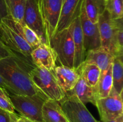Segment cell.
I'll list each match as a JSON object with an SVG mask.
<instances>
[{
    "label": "cell",
    "instance_id": "cell-15",
    "mask_svg": "<svg viewBox=\"0 0 123 122\" xmlns=\"http://www.w3.org/2000/svg\"><path fill=\"white\" fill-rule=\"evenodd\" d=\"M53 72L60 87L66 94L72 90L80 78L77 69L63 65L55 67Z\"/></svg>",
    "mask_w": 123,
    "mask_h": 122
},
{
    "label": "cell",
    "instance_id": "cell-10",
    "mask_svg": "<svg viewBox=\"0 0 123 122\" xmlns=\"http://www.w3.org/2000/svg\"><path fill=\"white\" fill-rule=\"evenodd\" d=\"M80 20L86 53L90 50L100 49L101 47V41L98 23H93L86 16L84 2L80 14Z\"/></svg>",
    "mask_w": 123,
    "mask_h": 122
},
{
    "label": "cell",
    "instance_id": "cell-25",
    "mask_svg": "<svg viewBox=\"0 0 123 122\" xmlns=\"http://www.w3.org/2000/svg\"><path fill=\"white\" fill-rule=\"evenodd\" d=\"M106 10L112 19L123 18V0H106Z\"/></svg>",
    "mask_w": 123,
    "mask_h": 122
},
{
    "label": "cell",
    "instance_id": "cell-24",
    "mask_svg": "<svg viewBox=\"0 0 123 122\" xmlns=\"http://www.w3.org/2000/svg\"><path fill=\"white\" fill-rule=\"evenodd\" d=\"M97 87L98 99L106 98L109 96L113 87L112 65L108 69L101 72Z\"/></svg>",
    "mask_w": 123,
    "mask_h": 122
},
{
    "label": "cell",
    "instance_id": "cell-31",
    "mask_svg": "<svg viewBox=\"0 0 123 122\" xmlns=\"http://www.w3.org/2000/svg\"><path fill=\"white\" fill-rule=\"evenodd\" d=\"M17 122H37L36 121L32 120H30L29 118H26V117H24L23 116H19V118H18Z\"/></svg>",
    "mask_w": 123,
    "mask_h": 122
},
{
    "label": "cell",
    "instance_id": "cell-33",
    "mask_svg": "<svg viewBox=\"0 0 123 122\" xmlns=\"http://www.w3.org/2000/svg\"><path fill=\"white\" fill-rule=\"evenodd\" d=\"M0 41H1V40H0Z\"/></svg>",
    "mask_w": 123,
    "mask_h": 122
},
{
    "label": "cell",
    "instance_id": "cell-7",
    "mask_svg": "<svg viewBox=\"0 0 123 122\" xmlns=\"http://www.w3.org/2000/svg\"><path fill=\"white\" fill-rule=\"evenodd\" d=\"M0 40L8 49L31 65L36 67L31 60L33 49L14 31L0 21Z\"/></svg>",
    "mask_w": 123,
    "mask_h": 122
},
{
    "label": "cell",
    "instance_id": "cell-4",
    "mask_svg": "<svg viewBox=\"0 0 123 122\" xmlns=\"http://www.w3.org/2000/svg\"><path fill=\"white\" fill-rule=\"evenodd\" d=\"M14 110L21 116L37 122H43L42 107L47 99L40 93L33 95L10 94Z\"/></svg>",
    "mask_w": 123,
    "mask_h": 122
},
{
    "label": "cell",
    "instance_id": "cell-2",
    "mask_svg": "<svg viewBox=\"0 0 123 122\" xmlns=\"http://www.w3.org/2000/svg\"><path fill=\"white\" fill-rule=\"evenodd\" d=\"M29 74L35 87L47 99L60 101L66 96L53 71L36 67L30 71Z\"/></svg>",
    "mask_w": 123,
    "mask_h": 122
},
{
    "label": "cell",
    "instance_id": "cell-29",
    "mask_svg": "<svg viewBox=\"0 0 123 122\" xmlns=\"http://www.w3.org/2000/svg\"><path fill=\"white\" fill-rule=\"evenodd\" d=\"M7 16V11H6V6H5L4 1L0 0V21L2 18L5 17Z\"/></svg>",
    "mask_w": 123,
    "mask_h": 122
},
{
    "label": "cell",
    "instance_id": "cell-32",
    "mask_svg": "<svg viewBox=\"0 0 123 122\" xmlns=\"http://www.w3.org/2000/svg\"><path fill=\"white\" fill-rule=\"evenodd\" d=\"M98 122H123V116H120V117H118V118H115V119L112 120L106 121V122H103V121L100 120Z\"/></svg>",
    "mask_w": 123,
    "mask_h": 122
},
{
    "label": "cell",
    "instance_id": "cell-20",
    "mask_svg": "<svg viewBox=\"0 0 123 122\" xmlns=\"http://www.w3.org/2000/svg\"><path fill=\"white\" fill-rule=\"evenodd\" d=\"M77 70L80 77L87 84L92 87L97 86L102 72L97 65L83 62Z\"/></svg>",
    "mask_w": 123,
    "mask_h": 122
},
{
    "label": "cell",
    "instance_id": "cell-28",
    "mask_svg": "<svg viewBox=\"0 0 123 122\" xmlns=\"http://www.w3.org/2000/svg\"><path fill=\"white\" fill-rule=\"evenodd\" d=\"M12 55H16L15 53L11 51L2 42L0 41V59L4 58L8 56H12Z\"/></svg>",
    "mask_w": 123,
    "mask_h": 122
},
{
    "label": "cell",
    "instance_id": "cell-6",
    "mask_svg": "<svg viewBox=\"0 0 123 122\" xmlns=\"http://www.w3.org/2000/svg\"><path fill=\"white\" fill-rule=\"evenodd\" d=\"M63 1L37 0L46 43L49 45L56 32Z\"/></svg>",
    "mask_w": 123,
    "mask_h": 122
},
{
    "label": "cell",
    "instance_id": "cell-11",
    "mask_svg": "<svg viewBox=\"0 0 123 122\" xmlns=\"http://www.w3.org/2000/svg\"><path fill=\"white\" fill-rule=\"evenodd\" d=\"M24 21L25 25L36 33L42 43L47 44L37 0L26 1Z\"/></svg>",
    "mask_w": 123,
    "mask_h": 122
},
{
    "label": "cell",
    "instance_id": "cell-12",
    "mask_svg": "<svg viewBox=\"0 0 123 122\" xmlns=\"http://www.w3.org/2000/svg\"><path fill=\"white\" fill-rule=\"evenodd\" d=\"M31 57L36 67H43L50 71H54L57 60L56 54L54 49L44 43H42L31 52Z\"/></svg>",
    "mask_w": 123,
    "mask_h": 122
},
{
    "label": "cell",
    "instance_id": "cell-18",
    "mask_svg": "<svg viewBox=\"0 0 123 122\" xmlns=\"http://www.w3.org/2000/svg\"><path fill=\"white\" fill-rule=\"evenodd\" d=\"M43 122H68L61 108L60 102L46 99L42 107Z\"/></svg>",
    "mask_w": 123,
    "mask_h": 122
},
{
    "label": "cell",
    "instance_id": "cell-14",
    "mask_svg": "<svg viewBox=\"0 0 123 122\" xmlns=\"http://www.w3.org/2000/svg\"><path fill=\"white\" fill-rule=\"evenodd\" d=\"M72 35L74 45V68L78 69L85 61L86 51L84 48V38L80 25V15L77 17L68 26Z\"/></svg>",
    "mask_w": 123,
    "mask_h": 122
},
{
    "label": "cell",
    "instance_id": "cell-16",
    "mask_svg": "<svg viewBox=\"0 0 123 122\" xmlns=\"http://www.w3.org/2000/svg\"><path fill=\"white\" fill-rule=\"evenodd\" d=\"M1 21L22 38L33 50L42 43L36 33L26 25L20 23L8 16L2 18Z\"/></svg>",
    "mask_w": 123,
    "mask_h": 122
},
{
    "label": "cell",
    "instance_id": "cell-27",
    "mask_svg": "<svg viewBox=\"0 0 123 122\" xmlns=\"http://www.w3.org/2000/svg\"><path fill=\"white\" fill-rule=\"evenodd\" d=\"M19 117L15 112L0 109V122H17Z\"/></svg>",
    "mask_w": 123,
    "mask_h": 122
},
{
    "label": "cell",
    "instance_id": "cell-1",
    "mask_svg": "<svg viewBox=\"0 0 123 122\" xmlns=\"http://www.w3.org/2000/svg\"><path fill=\"white\" fill-rule=\"evenodd\" d=\"M34 66L16 55L0 59V75L12 91V94L33 95L40 93L30 76Z\"/></svg>",
    "mask_w": 123,
    "mask_h": 122
},
{
    "label": "cell",
    "instance_id": "cell-26",
    "mask_svg": "<svg viewBox=\"0 0 123 122\" xmlns=\"http://www.w3.org/2000/svg\"><path fill=\"white\" fill-rule=\"evenodd\" d=\"M0 109L11 112H14L15 111L10 97V94L7 90L1 87H0Z\"/></svg>",
    "mask_w": 123,
    "mask_h": 122
},
{
    "label": "cell",
    "instance_id": "cell-22",
    "mask_svg": "<svg viewBox=\"0 0 123 122\" xmlns=\"http://www.w3.org/2000/svg\"><path fill=\"white\" fill-rule=\"evenodd\" d=\"M85 13L93 23L98 22V18L106 10V0H84Z\"/></svg>",
    "mask_w": 123,
    "mask_h": 122
},
{
    "label": "cell",
    "instance_id": "cell-30",
    "mask_svg": "<svg viewBox=\"0 0 123 122\" xmlns=\"http://www.w3.org/2000/svg\"><path fill=\"white\" fill-rule=\"evenodd\" d=\"M0 87L4 88L5 89L7 90V92L10 93V94H12V91H11L10 88L9 86L7 84V83L5 81V80L2 78V77L1 75H0Z\"/></svg>",
    "mask_w": 123,
    "mask_h": 122
},
{
    "label": "cell",
    "instance_id": "cell-17",
    "mask_svg": "<svg viewBox=\"0 0 123 122\" xmlns=\"http://www.w3.org/2000/svg\"><path fill=\"white\" fill-rule=\"evenodd\" d=\"M70 92L71 93L66 94L74 96L84 105L90 102L96 106V102L98 99L97 86L95 87L89 86L80 77L74 88Z\"/></svg>",
    "mask_w": 123,
    "mask_h": 122
},
{
    "label": "cell",
    "instance_id": "cell-5",
    "mask_svg": "<svg viewBox=\"0 0 123 122\" xmlns=\"http://www.w3.org/2000/svg\"><path fill=\"white\" fill-rule=\"evenodd\" d=\"M49 45L56 53L57 60L61 65L74 68L75 49L69 28L55 33Z\"/></svg>",
    "mask_w": 123,
    "mask_h": 122
},
{
    "label": "cell",
    "instance_id": "cell-19",
    "mask_svg": "<svg viewBox=\"0 0 123 122\" xmlns=\"http://www.w3.org/2000/svg\"><path fill=\"white\" fill-rule=\"evenodd\" d=\"M114 58V56L111 53L100 48L88 51L84 62L96 65L102 71L108 69L112 64Z\"/></svg>",
    "mask_w": 123,
    "mask_h": 122
},
{
    "label": "cell",
    "instance_id": "cell-3",
    "mask_svg": "<svg viewBox=\"0 0 123 122\" xmlns=\"http://www.w3.org/2000/svg\"><path fill=\"white\" fill-rule=\"evenodd\" d=\"M101 41V49L111 53L114 57L123 56V50H120L117 43V33L123 25V18L112 19L105 10L98 20Z\"/></svg>",
    "mask_w": 123,
    "mask_h": 122
},
{
    "label": "cell",
    "instance_id": "cell-23",
    "mask_svg": "<svg viewBox=\"0 0 123 122\" xmlns=\"http://www.w3.org/2000/svg\"><path fill=\"white\" fill-rule=\"evenodd\" d=\"M113 87L115 92L123 94V56H115L112 64Z\"/></svg>",
    "mask_w": 123,
    "mask_h": 122
},
{
    "label": "cell",
    "instance_id": "cell-13",
    "mask_svg": "<svg viewBox=\"0 0 123 122\" xmlns=\"http://www.w3.org/2000/svg\"><path fill=\"white\" fill-rule=\"evenodd\" d=\"M83 2L84 0H64L55 33L67 28L80 15Z\"/></svg>",
    "mask_w": 123,
    "mask_h": 122
},
{
    "label": "cell",
    "instance_id": "cell-9",
    "mask_svg": "<svg viewBox=\"0 0 123 122\" xmlns=\"http://www.w3.org/2000/svg\"><path fill=\"white\" fill-rule=\"evenodd\" d=\"M96 106L100 120L103 122L112 120L123 116L122 94L115 92L113 88L108 96L97 99Z\"/></svg>",
    "mask_w": 123,
    "mask_h": 122
},
{
    "label": "cell",
    "instance_id": "cell-8",
    "mask_svg": "<svg viewBox=\"0 0 123 122\" xmlns=\"http://www.w3.org/2000/svg\"><path fill=\"white\" fill-rule=\"evenodd\" d=\"M59 102L68 122H98L85 105L74 96L66 94V96Z\"/></svg>",
    "mask_w": 123,
    "mask_h": 122
},
{
    "label": "cell",
    "instance_id": "cell-21",
    "mask_svg": "<svg viewBox=\"0 0 123 122\" xmlns=\"http://www.w3.org/2000/svg\"><path fill=\"white\" fill-rule=\"evenodd\" d=\"M7 16L20 23L24 24V16L27 0H4Z\"/></svg>",
    "mask_w": 123,
    "mask_h": 122
}]
</instances>
